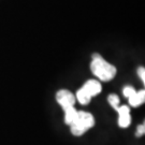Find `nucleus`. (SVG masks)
<instances>
[{
    "label": "nucleus",
    "mask_w": 145,
    "mask_h": 145,
    "mask_svg": "<svg viewBox=\"0 0 145 145\" xmlns=\"http://www.w3.org/2000/svg\"><path fill=\"white\" fill-rule=\"evenodd\" d=\"M90 70L95 76L102 81V82H109L112 81L116 76L117 69L112 63L108 62L103 57L99 54H93L90 63Z\"/></svg>",
    "instance_id": "obj_1"
},
{
    "label": "nucleus",
    "mask_w": 145,
    "mask_h": 145,
    "mask_svg": "<svg viewBox=\"0 0 145 145\" xmlns=\"http://www.w3.org/2000/svg\"><path fill=\"white\" fill-rule=\"evenodd\" d=\"M95 126V117L91 113L85 111H78L72 124L70 125V131L75 137L83 135L86 131L91 129Z\"/></svg>",
    "instance_id": "obj_2"
},
{
    "label": "nucleus",
    "mask_w": 145,
    "mask_h": 145,
    "mask_svg": "<svg viewBox=\"0 0 145 145\" xmlns=\"http://www.w3.org/2000/svg\"><path fill=\"white\" fill-rule=\"evenodd\" d=\"M101 90H102V86H101V83L98 82V80H88L78 90L75 99H78V101L82 105H87L88 103H90L91 98L99 95L101 93Z\"/></svg>",
    "instance_id": "obj_3"
},
{
    "label": "nucleus",
    "mask_w": 145,
    "mask_h": 145,
    "mask_svg": "<svg viewBox=\"0 0 145 145\" xmlns=\"http://www.w3.org/2000/svg\"><path fill=\"white\" fill-rule=\"evenodd\" d=\"M56 100H57V103L65 111V110L69 109L71 106H74V103H75L76 99H75V96L70 90H68V89H60L56 93Z\"/></svg>",
    "instance_id": "obj_4"
},
{
    "label": "nucleus",
    "mask_w": 145,
    "mask_h": 145,
    "mask_svg": "<svg viewBox=\"0 0 145 145\" xmlns=\"http://www.w3.org/2000/svg\"><path fill=\"white\" fill-rule=\"evenodd\" d=\"M116 111L118 113V126L120 128H128L131 124L130 108L127 105H119Z\"/></svg>",
    "instance_id": "obj_5"
},
{
    "label": "nucleus",
    "mask_w": 145,
    "mask_h": 145,
    "mask_svg": "<svg viewBox=\"0 0 145 145\" xmlns=\"http://www.w3.org/2000/svg\"><path fill=\"white\" fill-rule=\"evenodd\" d=\"M128 101H129V104L132 108L140 106L141 104H143L145 102V90L144 89L135 90L128 97Z\"/></svg>",
    "instance_id": "obj_6"
},
{
    "label": "nucleus",
    "mask_w": 145,
    "mask_h": 145,
    "mask_svg": "<svg viewBox=\"0 0 145 145\" xmlns=\"http://www.w3.org/2000/svg\"><path fill=\"white\" fill-rule=\"evenodd\" d=\"M63 112H65V123L68 126H70V125L72 124L73 120H74V118H75L76 114H78V110L75 109L74 106H71L69 109L65 110Z\"/></svg>",
    "instance_id": "obj_7"
},
{
    "label": "nucleus",
    "mask_w": 145,
    "mask_h": 145,
    "mask_svg": "<svg viewBox=\"0 0 145 145\" xmlns=\"http://www.w3.org/2000/svg\"><path fill=\"white\" fill-rule=\"evenodd\" d=\"M108 101H109V103L111 104V106H112L114 110H116L119 106V101H120V100H119L118 96L115 95V93H111V95H109Z\"/></svg>",
    "instance_id": "obj_8"
},
{
    "label": "nucleus",
    "mask_w": 145,
    "mask_h": 145,
    "mask_svg": "<svg viewBox=\"0 0 145 145\" xmlns=\"http://www.w3.org/2000/svg\"><path fill=\"white\" fill-rule=\"evenodd\" d=\"M144 133H145V125L144 124L139 125L138 128H137V133H135V135L137 137H142V135H144Z\"/></svg>",
    "instance_id": "obj_9"
},
{
    "label": "nucleus",
    "mask_w": 145,
    "mask_h": 145,
    "mask_svg": "<svg viewBox=\"0 0 145 145\" xmlns=\"http://www.w3.org/2000/svg\"><path fill=\"white\" fill-rule=\"evenodd\" d=\"M138 75H139V78L142 80V82L145 83V69L144 67H140L138 69Z\"/></svg>",
    "instance_id": "obj_10"
}]
</instances>
